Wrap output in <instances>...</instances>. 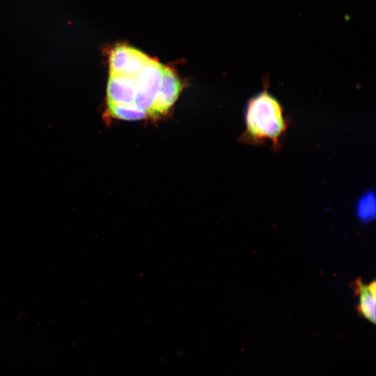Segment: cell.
<instances>
[{
	"instance_id": "6da1fadb",
	"label": "cell",
	"mask_w": 376,
	"mask_h": 376,
	"mask_svg": "<svg viewBox=\"0 0 376 376\" xmlns=\"http://www.w3.org/2000/svg\"><path fill=\"white\" fill-rule=\"evenodd\" d=\"M244 120L242 142L260 145L271 140L274 150L280 148L287 130V120L281 104L268 91L267 86L248 100Z\"/></svg>"
},
{
	"instance_id": "7a4b0ae2",
	"label": "cell",
	"mask_w": 376,
	"mask_h": 376,
	"mask_svg": "<svg viewBox=\"0 0 376 376\" xmlns=\"http://www.w3.org/2000/svg\"><path fill=\"white\" fill-rule=\"evenodd\" d=\"M162 63L150 58L135 77L136 96L134 104L148 116L159 94L163 77Z\"/></svg>"
},
{
	"instance_id": "3957f363",
	"label": "cell",
	"mask_w": 376,
	"mask_h": 376,
	"mask_svg": "<svg viewBox=\"0 0 376 376\" xmlns=\"http://www.w3.org/2000/svg\"><path fill=\"white\" fill-rule=\"evenodd\" d=\"M149 59V56L134 47L116 45L109 56V74L135 77Z\"/></svg>"
},
{
	"instance_id": "277c9868",
	"label": "cell",
	"mask_w": 376,
	"mask_h": 376,
	"mask_svg": "<svg viewBox=\"0 0 376 376\" xmlns=\"http://www.w3.org/2000/svg\"><path fill=\"white\" fill-rule=\"evenodd\" d=\"M181 91V82L172 69L164 66L162 83L157 99L148 116H157L169 111Z\"/></svg>"
},
{
	"instance_id": "5b68a950",
	"label": "cell",
	"mask_w": 376,
	"mask_h": 376,
	"mask_svg": "<svg viewBox=\"0 0 376 376\" xmlns=\"http://www.w3.org/2000/svg\"><path fill=\"white\" fill-rule=\"evenodd\" d=\"M107 95L108 104H134L136 96L135 77L109 74Z\"/></svg>"
},
{
	"instance_id": "8992f818",
	"label": "cell",
	"mask_w": 376,
	"mask_h": 376,
	"mask_svg": "<svg viewBox=\"0 0 376 376\" xmlns=\"http://www.w3.org/2000/svg\"><path fill=\"white\" fill-rule=\"evenodd\" d=\"M354 290L359 296L357 310L359 314L371 322L375 323L376 318V284L373 281L369 284H364L361 279L354 282Z\"/></svg>"
},
{
	"instance_id": "52a82bcc",
	"label": "cell",
	"mask_w": 376,
	"mask_h": 376,
	"mask_svg": "<svg viewBox=\"0 0 376 376\" xmlns=\"http://www.w3.org/2000/svg\"><path fill=\"white\" fill-rule=\"evenodd\" d=\"M109 111L115 118L134 120L144 118L148 116L147 113L134 104H108Z\"/></svg>"
},
{
	"instance_id": "ba28073f",
	"label": "cell",
	"mask_w": 376,
	"mask_h": 376,
	"mask_svg": "<svg viewBox=\"0 0 376 376\" xmlns=\"http://www.w3.org/2000/svg\"><path fill=\"white\" fill-rule=\"evenodd\" d=\"M357 214L363 221H369L375 215V201L374 194L368 191L362 196L357 203Z\"/></svg>"
}]
</instances>
